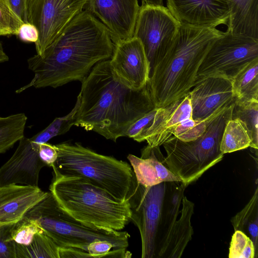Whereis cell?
<instances>
[{"instance_id": "6da1fadb", "label": "cell", "mask_w": 258, "mask_h": 258, "mask_svg": "<svg viewBox=\"0 0 258 258\" xmlns=\"http://www.w3.org/2000/svg\"><path fill=\"white\" fill-rule=\"evenodd\" d=\"M182 181L146 186L138 182L128 200L131 221L140 233L142 258H180L191 240L194 204Z\"/></svg>"}, {"instance_id": "7a4b0ae2", "label": "cell", "mask_w": 258, "mask_h": 258, "mask_svg": "<svg viewBox=\"0 0 258 258\" xmlns=\"http://www.w3.org/2000/svg\"><path fill=\"white\" fill-rule=\"evenodd\" d=\"M113 48L107 28L83 10L41 55L36 54L28 59V67L34 77L16 93L31 87L56 88L74 81L82 82L95 64L110 58Z\"/></svg>"}, {"instance_id": "3957f363", "label": "cell", "mask_w": 258, "mask_h": 258, "mask_svg": "<svg viewBox=\"0 0 258 258\" xmlns=\"http://www.w3.org/2000/svg\"><path fill=\"white\" fill-rule=\"evenodd\" d=\"M74 125L114 142L155 108L147 85L135 89L113 72L109 59L95 64L82 82Z\"/></svg>"}, {"instance_id": "277c9868", "label": "cell", "mask_w": 258, "mask_h": 258, "mask_svg": "<svg viewBox=\"0 0 258 258\" xmlns=\"http://www.w3.org/2000/svg\"><path fill=\"white\" fill-rule=\"evenodd\" d=\"M223 32L216 28L180 24L171 46L153 67L147 83L156 108L187 95L212 44Z\"/></svg>"}, {"instance_id": "5b68a950", "label": "cell", "mask_w": 258, "mask_h": 258, "mask_svg": "<svg viewBox=\"0 0 258 258\" xmlns=\"http://www.w3.org/2000/svg\"><path fill=\"white\" fill-rule=\"evenodd\" d=\"M53 174L50 192L58 207L75 220L110 231H120L131 221L128 201L117 200L83 178Z\"/></svg>"}, {"instance_id": "8992f818", "label": "cell", "mask_w": 258, "mask_h": 258, "mask_svg": "<svg viewBox=\"0 0 258 258\" xmlns=\"http://www.w3.org/2000/svg\"><path fill=\"white\" fill-rule=\"evenodd\" d=\"M57 158L53 173L83 178L119 201H127L137 184L131 164L103 155L78 143L55 145Z\"/></svg>"}, {"instance_id": "52a82bcc", "label": "cell", "mask_w": 258, "mask_h": 258, "mask_svg": "<svg viewBox=\"0 0 258 258\" xmlns=\"http://www.w3.org/2000/svg\"><path fill=\"white\" fill-rule=\"evenodd\" d=\"M233 104L209 118L205 132L197 139L183 142L172 136L163 144L166 165L187 186L222 160L221 141Z\"/></svg>"}, {"instance_id": "ba28073f", "label": "cell", "mask_w": 258, "mask_h": 258, "mask_svg": "<svg viewBox=\"0 0 258 258\" xmlns=\"http://www.w3.org/2000/svg\"><path fill=\"white\" fill-rule=\"evenodd\" d=\"M35 220L43 232L59 247H72L87 251L88 245L96 240L111 242L115 248L128 246L126 231H110L88 227L63 212L50 192L25 215Z\"/></svg>"}, {"instance_id": "9c48e42d", "label": "cell", "mask_w": 258, "mask_h": 258, "mask_svg": "<svg viewBox=\"0 0 258 258\" xmlns=\"http://www.w3.org/2000/svg\"><path fill=\"white\" fill-rule=\"evenodd\" d=\"M256 59L258 39L226 31L209 48L198 70L196 82L210 76L222 77L232 81Z\"/></svg>"}, {"instance_id": "30bf717a", "label": "cell", "mask_w": 258, "mask_h": 258, "mask_svg": "<svg viewBox=\"0 0 258 258\" xmlns=\"http://www.w3.org/2000/svg\"><path fill=\"white\" fill-rule=\"evenodd\" d=\"M28 23L38 33L35 43L41 55L63 29L84 8L87 0H26Z\"/></svg>"}, {"instance_id": "8fae6325", "label": "cell", "mask_w": 258, "mask_h": 258, "mask_svg": "<svg viewBox=\"0 0 258 258\" xmlns=\"http://www.w3.org/2000/svg\"><path fill=\"white\" fill-rule=\"evenodd\" d=\"M180 23L167 8L142 5L133 36L138 38L150 62L151 71L173 43Z\"/></svg>"}, {"instance_id": "7c38bea8", "label": "cell", "mask_w": 258, "mask_h": 258, "mask_svg": "<svg viewBox=\"0 0 258 258\" xmlns=\"http://www.w3.org/2000/svg\"><path fill=\"white\" fill-rule=\"evenodd\" d=\"M189 95L163 107L155 108L135 121L125 136L141 142L146 141L152 147L160 146L170 138L175 127L192 118Z\"/></svg>"}, {"instance_id": "4fadbf2b", "label": "cell", "mask_w": 258, "mask_h": 258, "mask_svg": "<svg viewBox=\"0 0 258 258\" xmlns=\"http://www.w3.org/2000/svg\"><path fill=\"white\" fill-rule=\"evenodd\" d=\"M109 61L113 72L129 87L138 90L147 86L150 64L138 38L116 41Z\"/></svg>"}, {"instance_id": "5bb4252c", "label": "cell", "mask_w": 258, "mask_h": 258, "mask_svg": "<svg viewBox=\"0 0 258 258\" xmlns=\"http://www.w3.org/2000/svg\"><path fill=\"white\" fill-rule=\"evenodd\" d=\"M84 8L107 28L113 43L133 37L141 8L138 0H87Z\"/></svg>"}, {"instance_id": "9a60e30c", "label": "cell", "mask_w": 258, "mask_h": 258, "mask_svg": "<svg viewBox=\"0 0 258 258\" xmlns=\"http://www.w3.org/2000/svg\"><path fill=\"white\" fill-rule=\"evenodd\" d=\"M188 95L192 118L205 120L234 103L235 96L230 80L210 76L196 82Z\"/></svg>"}, {"instance_id": "2e32d148", "label": "cell", "mask_w": 258, "mask_h": 258, "mask_svg": "<svg viewBox=\"0 0 258 258\" xmlns=\"http://www.w3.org/2000/svg\"><path fill=\"white\" fill-rule=\"evenodd\" d=\"M167 6L180 24L197 27L227 25L230 15L225 0H167Z\"/></svg>"}, {"instance_id": "e0dca14e", "label": "cell", "mask_w": 258, "mask_h": 258, "mask_svg": "<svg viewBox=\"0 0 258 258\" xmlns=\"http://www.w3.org/2000/svg\"><path fill=\"white\" fill-rule=\"evenodd\" d=\"M12 157L0 167V187L9 184L38 186L40 172L46 166L37 146L23 137Z\"/></svg>"}, {"instance_id": "ac0fdd59", "label": "cell", "mask_w": 258, "mask_h": 258, "mask_svg": "<svg viewBox=\"0 0 258 258\" xmlns=\"http://www.w3.org/2000/svg\"><path fill=\"white\" fill-rule=\"evenodd\" d=\"M47 194L38 186L9 184L0 187V224L17 223Z\"/></svg>"}, {"instance_id": "d6986e66", "label": "cell", "mask_w": 258, "mask_h": 258, "mask_svg": "<svg viewBox=\"0 0 258 258\" xmlns=\"http://www.w3.org/2000/svg\"><path fill=\"white\" fill-rule=\"evenodd\" d=\"M159 147L148 145L142 149L141 157L132 154L127 157L137 181L144 186L167 181H182L166 165Z\"/></svg>"}, {"instance_id": "ffe728a7", "label": "cell", "mask_w": 258, "mask_h": 258, "mask_svg": "<svg viewBox=\"0 0 258 258\" xmlns=\"http://www.w3.org/2000/svg\"><path fill=\"white\" fill-rule=\"evenodd\" d=\"M230 9L227 31L258 39V0H225Z\"/></svg>"}, {"instance_id": "44dd1931", "label": "cell", "mask_w": 258, "mask_h": 258, "mask_svg": "<svg viewBox=\"0 0 258 258\" xmlns=\"http://www.w3.org/2000/svg\"><path fill=\"white\" fill-rule=\"evenodd\" d=\"M235 231L245 233L252 241L256 255L258 252V189L245 206L231 219Z\"/></svg>"}, {"instance_id": "7402d4cb", "label": "cell", "mask_w": 258, "mask_h": 258, "mask_svg": "<svg viewBox=\"0 0 258 258\" xmlns=\"http://www.w3.org/2000/svg\"><path fill=\"white\" fill-rule=\"evenodd\" d=\"M232 84L236 99L258 101V59L243 68L232 80Z\"/></svg>"}, {"instance_id": "603a6c76", "label": "cell", "mask_w": 258, "mask_h": 258, "mask_svg": "<svg viewBox=\"0 0 258 258\" xmlns=\"http://www.w3.org/2000/svg\"><path fill=\"white\" fill-rule=\"evenodd\" d=\"M27 120L24 113L0 116V154L13 148L24 137Z\"/></svg>"}, {"instance_id": "cb8c5ba5", "label": "cell", "mask_w": 258, "mask_h": 258, "mask_svg": "<svg viewBox=\"0 0 258 258\" xmlns=\"http://www.w3.org/2000/svg\"><path fill=\"white\" fill-rule=\"evenodd\" d=\"M59 248L44 232L37 233L28 245L16 243V258H59Z\"/></svg>"}, {"instance_id": "d4e9b609", "label": "cell", "mask_w": 258, "mask_h": 258, "mask_svg": "<svg viewBox=\"0 0 258 258\" xmlns=\"http://www.w3.org/2000/svg\"><path fill=\"white\" fill-rule=\"evenodd\" d=\"M252 141L241 121L231 118L226 123L220 144V149L224 154L251 147Z\"/></svg>"}, {"instance_id": "484cf974", "label": "cell", "mask_w": 258, "mask_h": 258, "mask_svg": "<svg viewBox=\"0 0 258 258\" xmlns=\"http://www.w3.org/2000/svg\"><path fill=\"white\" fill-rule=\"evenodd\" d=\"M232 119H237L246 127L252 141L251 148H258V101H241L235 98Z\"/></svg>"}, {"instance_id": "4316f807", "label": "cell", "mask_w": 258, "mask_h": 258, "mask_svg": "<svg viewBox=\"0 0 258 258\" xmlns=\"http://www.w3.org/2000/svg\"><path fill=\"white\" fill-rule=\"evenodd\" d=\"M79 105V100L77 99L74 107L69 113L63 117L55 118L46 128L29 138L30 141L39 146L47 143L55 136L66 133L74 125Z\"/></svg>"}, {"instance_id": "83f0119b", "label": "cell", "mask_w": 258, "mask_h": 258, "mask_svg": "<svg viewBox=\"0 0 258 258\" xmlns=\"http://www.w3.org/2000/svg\"><path fill=\"white\" fill-rule=\"evenodd\" d=\"M24 23L13 11L9 0H0V36H18Z\"/></svg>"}, {"instance_id": "f1b7e54d", "label": "cell", "mask_w": 258, "mask_h": 258, "mask_svg": "<svg viewBox=\"0 0 258 258\" xmlns=\"http://www.w3.org/2000/svg\"><path fill=\"white\" fill-rule=\"evenodd\" d=\"M229 258H256L251 239L243 232L235 231L232 236L229 249Z\"/></svg>"}, {"instance_id": "f546056e", "label": "cell", "mask_w": 258, "mask_h": 258, "mask_svg": "<svg viewBox=\"0 0 258 258\" xmlns=\"http://www.w3.org/2000/svg\"><path fill=\"white\" fill-rule=\"evenodd\" d=\"M208 119L200 121L192 118L186 119L174 128L172 135L180 141L189 142L195 140L205 132Z\"/></svg>"}, {"instance_id": "4dcf8cb0", "label": "cell", "mask_w": 258, "mask_h": 258, "mask_svg": "<svg viewBox=\"0 0 258 258\" xmlns=\"http://www.w3.org/2000/svg\"><path fill=\"white\" fill-rule=\"evenodd\" d=\"M43 231L36 221L23 218L16 223L12 234V239L17 244L27 245L32 241L34 235Z\"/></svg>"}, {"instance_id": "1f68e13d", "label": "cell", "mask_w": 258, "mask_h": 258, "mask_svg": "<svg viewBox=\"0 0 258 258\" xmlns=\"http://www.w3.org/2000/svg\"><path fill=\"white\" fill-rule=\"evenodd\" d=\"M16 223L0 224V258H16V243L12 231Z\"/></svg>"}, {"instance_id": "d6a6232c", "label": "cell", "mask_w": 258, "mask_h": 258, "mask_svg": "<svg viewBox=\"0 0 258 258\" xmlns=\"http://www.w3.org/2000/svg\"><path fill=\"white\" fill-rule=\"evenodd\" d=\"M112 248H115L114 245L108 241L96 240L88 245L87 251L91 258L106 257Z\"/></svg>"}, {"instance_id": "836d02e7", "label": "cell", "mask_w": 258, "mask_h": 258, "mask_svg": "<svg viewBox=\"0 0 258 258\" xmlns=\"http://www.w3.org/2000/svg\"><path fill=\"white\" fill-rule=\"evenodd\" d=\"M38 154L42 161L46 166L52 167L56 161L58 152L55 145L48 143L41 144L39 145Z\"/></svg>"}, {"instance_id": "e575fe53", "label": "cell", "mask_w": 258, "mask_h": 258, "mask_svg": "<svg viewBox=\"0 0 258 258\" xmlns=\"http://www.w3.org/2000/svg\"><path fill=\"white\" fill-rule=\"evenodd\" d=\"M18 36L23 41L35 43L38 40V33L34 25L25 23L21 26Z\"/></svg>"}, {"instance_id": "d590c367", "label": "cell", "mask_w": 258, "mask_h": 258, "mask_svg": "<svg viewBox=\"0 0 258 258\" xmlns=\"http://www.w3.org/2000/svg\"><path fill=\"white\" fill-rule=\"evenodd\" d=\"M91 258L90 254L84 250L72 247H59V258Z\"/></svg>"}, {"instance_id": "8d00e7d4", "label": "cell", "mask_w": 258, "mask_h": 258, "mask_svg": "<svg viewBox=\"0 0 258 258\" xmlns=\"http://www.w3.org/2000/svg\"><path fill=\"white\" fill-rule=\"evenodd\" d=\"M25 1L9 0L14 12L24 23H28Z\"/></svg>"}, {"instance_id": "74e56055", "label": "cell", "mask_w": 258, "mask_h": 258, "mask_svg": "<svg viewBox=\"0 0 258 258\" xmlns=\"http://www.w3.org/2000/svg\"><path fill=\"white\" fill-rule=\"evenodd\" d=\"M142 5H147L150 6H162L163 0H141Z\"/></svg>"}, {"instance_id": "f35d334b", "label": "cell", "mask_w": 258, "mask_h": 258, "mask_svg": "<svg viewBox=\"0 0 258 258\" xmlns=\"http://www.w3.org/2000/svg\"><path fill=\"white\" fill-rule=\"evenodd\" d=\"M9 59V56L5 52L0 40V63L8 61Z\"/></svg>"}]
</instances>
